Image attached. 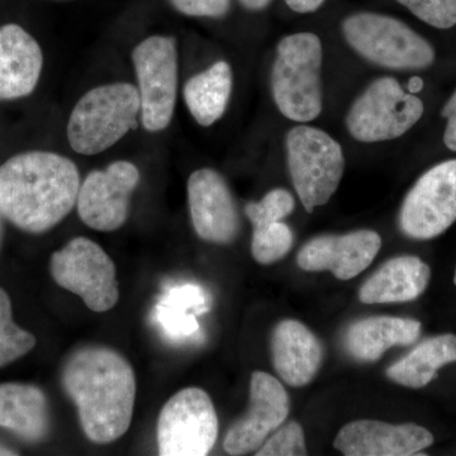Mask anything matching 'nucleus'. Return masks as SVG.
<instances>
[{"mask_svg":"<svg viewBox=\"0 0 456 456\" xmlns=\"http://www.w3.org/2000/svg\"><path fill=\"white\" fill-rule=\"evenodd\" d=\"M62 386L92 443H114L130 428L136 377L127 359L116 350L88 346L75 351L62 370Z\"/></svg>","mask_w":456,"mask_h":456,"instance_id":"obj_1","label":"nucleus"},{"mask_svg":"<svg viewBox=\"0 0 456 456\" xmlns=\"http://www.w3.org/2000/svg\"><path fill=\"white\" fill-rule=\"evenodd\" d=\"M79 188V170L70 159L23 152L0 167V212L20 230L46 232L73 211Z\"/></svg>","mask_w":456,"mask_h":456,"instance_id":"obj_2","label":"nucleus"},{"mask_svg":"<svg viewBox=\"0 0 456 456\" xmlns=\"http://www.w3.org/2000/svg\"><path fill=\"white\" fill-rule=\"evenodd\" d=\"M140 116L141 99L134 84L95 86L71 110L66 128L69 145L77 154H102L136 128Z\"/></svg>","mask_w":456,"mask_h":456,"instance_id":"obj_3","label":"nucleus"},{"mask_svg":"<svg viewBox=\"0 0 456 456\" xmlns=\"http://www.w3.org/2000/svg\"><path fill=\"white\" fill-rule=\"evenodd\" d=\"M322 44L314 33H294L279 42L270 86L278 110L287 118L311 122L322 112Z\"/></svg>","mask_w":456,"mask_h":456,"instance_id":"obj_4","label":"nucleus"},{"mask_svg":"<svg viewBox=\"0 0 456 456\" xmlns=\"http://www.w3.org/2000/svg\"><path fill=\"white\" fill-rule=\"evenodd\" d=\"M345 40L368 61L392 70H421L435 61V50L406 23L384 14L356 13L342 22Z\"/></svg>","mask_w":456,"mask_h":456,"instance_id":"obj_5","label":"nucleus"},{"mask_svg":"<svg viewBox=\"0 0 456 456\" xmlns=\"http://www.w3.org/2000/svg\"><path fill=\"white\" fill-rule=\"evenodd\" d=\"M288 167L305 211L325 206L340 185L345 170L340 143L325 131L297 126L287 134Z\"/></svg>","mask_w":456,"mask_h":456,"instance_id":"obj_6","label":"nucleus"},{"mask_svg":"<svg viewBox=\"0 0 456 456\" xmlns=\"http://www.w3.org/2000/svg\"><path fill=\"white\" fill-rule=\"evenodd\" d=\"M141 99V119L149 132L169 127L178 98V45L169 36L154 35L132 51Z\"/></svg>","mask_w":456,"mask_h":456,"instance_id":"obj_7","label":"nucleus"},{"mask_svg":"<svg viewBox=\"0 0 456 456\" xmlns=\"http://www.w3.org/2000/svg\"><path fill=\"white\" fill-rule=\"evenodd\" d=\"M424 103L404 92L395 77L375 80L356 98L346 116V127L360 142L398 139L424 116Z\"/></svg>","mask_w":456,"mask_h":456,"instance_id":"obj_8","label":"nucleus"},{"mask_svg":"<svg viewBox=\"0 0 456 456\" xmlns=\"http://www.w3.org/2000/svg\"><path fill=\"white\" fill-rule=\"evenodd\" d=\"M51 274L93 312L112 310L119 299L117 270L110 255L92 240L75 237L51 256Z\"/></svg>","mask_w":456,"mask_h":456,"instance_id":"obj_9","label":"nucleus"},{"mask_svg":"<svg viewBox=\"0 0 456 456\" xmlns=\"http://www.w3.org/2000/svg\"><path fill=\"white\" fill-rule=\"evenodd\" d=\"M218 437V417L211 397L200 388H185L173 395L158 421L159 454L204 456Z\"/></svg>","mask_w":456,"mask_h":456,"instance_id":"obj_10","label":"nucleus"},{"mask_svg":"<svg viewBox=\"0 0 456 456\" xmlns=\"http://www.w3.org/2000/svg\"><path fill=\"white\" fill-rule=\"evenodd\" d=\"M456 221V160L435 165L408 191L399 227L415 240L440 236Z\"/></svg>","mask_w":456,"mask_h":456,"instance_id":"obj_11","label":"nucleus"},{"mask_svg":"<svg viewBox=\"0 0 456 456\" xmlns=\"http://www.w3.org/2000/svg\"><path fill=\"white\" fill-rule=\"evenodd\" d=\"M140 170L130 161L119 160L106 169L94 170L80 184L77 207L86 226L112 232L126 224L132 193L140 183Z\"/></svg>","mask_w":456,"mask_h":456,"instance_id":"obj_12","label":"nucleus"},{"mask_svg":"<svg viewBox=\"0 0 456 456\" xmlns=\"http://www.w3.org/2000/svg\"><path fill=\"white\" fill-rule=\"evenodd\" d=\"M289 408V397L281 383L268 373L254 371L248 412L228 428L224 450L230 455L257 452L269 435L284 424Z\"/></svg>","mask_w":456,"mask_h":456,"instance_id":"obj_13","label":"nucleus"},{"mask_svg":"<svg viewBox=\"0 0 456 456\" xmlns=\"http://www.w3.org/2000/svg\"><path fill=\"white\" fill-rule=\"evenodd\" d=\"M188 203L198 237L211 244L227 245L240 232V216L232 193L220 173L208 167L188 179Z\"/></svg>","mask_w":456,"mask_h":456,"instance_id":"obj_14","label":"nucleus"},{"mask_svg":"<svg viewBox=\"0 0 456 456\" xmlns=\"http://www.w3.org/2000/svg\"><path fill=\"white\" fill-rule=\"evenodd\" d=\"M382 248V237L371 230L345 235L314 237L297 255L305 272H331L340 281H350L373 263Z\"/></svg>","mask_w":456,"mask_h":456,"instance_id":"obj_15","label":"nucleus"},{"mask_svg":"<svg viewBox=\"0 0 456 456\" xmlns=\"http://www.w3.org/2000/svg\"><path fill=\"white\" fill-rule=\"evenodd\" d=\"M434 444L428 428L416 424L391 425L358 419L345 425L334 446L346 456H410Z\"/></svg>","mask_w":456,"mask_h":456,"instance_id":"obj_16","label":"nucleus"},{"mask_svg":"<svg viewBox=\"0 0 456 456\" xmlns=\"http://www.w3.org/2000/svg\"><path fill=\"white\" fill-rule=\"evenodd\" d=\"M272 355L281 380L293 388H302L320 370L323 346L307 326L297 320H284L273 332Z\"/></svg>","mask_w":456,"mask_h":456,"instance_id":"obj_17","label":"nucleus"},{"mask_svg":"<svg viewBox=\"0 0 456 456\" xmlns=\"http://www.w3.org/2000/svg\"><path fill=\"white\" fill-rule=\"evenodd\" d=\"M44 66L38 42L18 25L0 27V101L27 97L37 86Z\"/></svg>","mask_w":456,"mask_h":456,"instance_id":"obj_18","label":"nucleus"},{"mask_svg":"<svg viewBox=\"0 0 456 456\" xmlns=\"http://www.w3.org/2000/svg\"><path fill=\"white\" fill-rule=\"evenodd\" d=\"M430 278V266L419 257H393L362 285L359 299L365 305L412 302L425 292Z\"/></svg>","mask_w":456,"mask_h":456,"instance_id":"obj_19","label":"nucleus"},{"mask_svg":"<svg viewBox=\"0 0 456 456\" xmlns=\"http://www.w3.org/2000/svg\"><path fill=\"white\" fill-rule=\"evenodd\" d=\"M421 322L413 318L374 316L353 323L345 335V347L351 358L374 362L395 346H407L419 340Z\"/></svg>","mask_w":456,"mask_h":456,"instance_id":"obj_20","label":"nucleus"},{"mask_svg":"<svg viewBox=\"0 0 456 456\" xmlns=\"http://www.w3.org/2000/svg\"><path fill=\"white\" fill-rule=\"evenodd\" d=\"M0 428L31 443L44 439L50 428L49 403L45 393L28 384H2Z\"/></svg>","mask_w":456,"mask_h":456,"instance_id":"obj_21","label":"nucleus"},{"mask_svg":"<svg viewBox=\"0 0 456 456\" xmlns=\"http://www.w3.org/2000/svg\"><path fill=\"white\" fill-rule=\"evenodd\" d=\"M232 88V69L226 61H217L191 77L183 95L193 118L203 127H209L226 112Z\"/></svg>","mask_w":456,"mask_h":456,"instance_id":"obj_22","label":"nucleus"},{"mask_svg":"<svg viewBox=\"0 0 456 456\" xmlns=\"http://www.w3.org/2000/svg\"><path fill=\"white\" fill-rule=\"evenodd\" d=\"M452 362H456V335L444 334L419 342L386 374L399 386L421 389L434 380L440 368Z\"/></svg>","mask_w":456,"mask_h":456,"instance_id":"obj_23","label":"nucleus"},{"mask_svg":"<svg viewBox=\"0 0 456 456\" xmlns=\"http://www.w3.org/2000/svg\"><path fill=\"white\" fill-rule=\"evenodd\" d=\"M204 292L196 285L174 288L156 308V317L165 334L174 340H189L200 334L196 314L207 310Z\"/></svg>","mask_w":456,"mask_h":456,"instance_id":"obj_24","label":"nucleus"},{"mask_svg":"<svg viewBox=\"0 0 456 456\" xmlns=\"http://www.w3.org/2000/svg\"><path fill=\"white\" fill-rule=\"evenodd\" d=\"M35 336L18 327L8 294L0 288V368L22 358L36 346Z\"/></svg>","mask_w":456,"mask_h":456,"instance_id":"obj_25","label":"nucleus"},{"mask_svg":"<svg viewBox=\"0 0 456 456\" xmlns=\"http://www.w3.org/2000/svg\"><path fill=\"white\" fill-rule=\"evenodd\" d=\"M294 242L293 231L283 221L254 227L251 254L261 265H270L283 259Z\"/></svg>","mask_w":456,"mask_h":456,"instance_id":"obj_26","label":"nucleus"},{"mask_svg":"<svg viewBox=\"0 0 456 456\" xmlns=\"http://www.w3.org/2000/svg\"><path fill=\"white\" fill-rule=\"evenodd\" d=\"M296 208V202L289 191L278 188L269 191L260 202H251L245 207L246 217L254 227L266 226L283 221Z\"/></svg>","mask_w":456,"mask_h":456,"instance_id":"obj_27","label":"nucleus"},{"mask_svg":"<svg viewBox=\"0 0 456 456\" xmlns=\"http://www.w3.org/2000/svg\"><path fill=\"white\" fill-rule=\"evenodd\" d=\"M397 2L435 28L449 29L456 25V0H397Z\"/></svg>","mask_w":456,"mask_h":456,"instance_id":"obj_28","label":"nucleus"},{"mask_svg":"<svg viewBox=\"0 0 456 456\" xmlns=\"http://www.w3.org/2000/svg\"><path fill=\"white\" fill-rule=\"evenodd\" d=\"M257 456H298L307 455L305 434L298 422L292 421L275 432L261 448L255 452Z\"/></svg>","mask_w":456,"mask_h":456,"instance_id":"obj_29","label":"nucleus"},{"mask_svg":"<svg viewBox=\"0 0 456 456\" xmlns=\"http://www.w3.org/2000/svg\"><path fill=\"white\" fill-rule=\"evenodd\" d=\"M173 7L188 17L221 18L231 8V0H170Z\"/></svg>","mask_w":456,"mask_h":456,"instance_id":"obj_30","label":"nucleus"},{"mask_svg":"<svg viewBox=\"0 0 456 456\" xmlns=\"http://www.w3.org/2000/svg\"><path fill=\"white\" fill-rule=\"evenodd\" d=\"M441 116L448 119L445 134H444V142L449 150L456 152V90L441 110Z\"/></svg>","mask_w":456,"mask_h":456,"instance_id":"obj_31","label":"nucleus"},{"mask_svg":"<svg viewBox=\"0 0 456 456\" xmlns=\"http://www.w3.org/2000/svg\"><path fill=\"white\" fill-rule=\"evenodd\" d=\"M285 3L297 13H312L316 12L325 0H285Z\"/></svg>","mask_w":456,"mask_h":456,"instance_id":"obj_32","label":"nucleus"},{"mask_svg":"<svg viewBox=\"0 0 456 456\" xmlns=\"http://www.w3.org/2000/svg\"><path fill=\"white\" fill-rule=\"evenodd\" d=\"M240 2L250 11H261V9L268 7L272 0H240Z\"/></svg>","mask_w":456,"mask_h":456,"instance_id":"obj_33","label":"nucleus"},{"mask_svg":"<svg viewBox=\"0 0 456 456\" xmlns=\"http://www.w3.org/2000/svg\"><path fill=\"white\" fill-rule=\"evenodd\" d=\"M422 88H424V80L421 77H411L410 82H408V93L417 94V93L421 92Z\"/></svg>","mask_w":456,"mask_h":456,"instance_id":"obj_34","label":"nucleus"},{"mask_svg":"<svg viewBox=\"0 0 456 456\" xmlns=\"http://www.w3.org/2000/svg\"><path fill=\"white\" fill-rule=\"evenodd\" d=\"M0 455H14V452H12L11 450L0 446Z\"/></svg>","mask_w":456,"mask_h":456,"instance_id":"obj_35","label":"nucleus"},{"mask_svg":"<svg viewBox=\"0 0 456 456\" xmlns=\"http://www.w3.org/2000/svg\"><path fill=\"white\" fill-rule=\"evenodd\" d=\"M454 283L456 285V268H455V275H454Z\"/></svg>","mask_w":456,"mask_h":456,"instance_id":"obj_36","label":"nucleus"},{"mask_svg":"<svg viewBox=\"0 0 456 456\" xmlns=\"http://www.w3.org/2000/svg\"><path fill=\"white\" fill-rule=\"evenodd\" d=\"M0 215H2V212H0Z\"/></svg>","mask_w":456,"mask_h":456,"instance_id":"obj_37","label":"nucleus"}]
</instances>
